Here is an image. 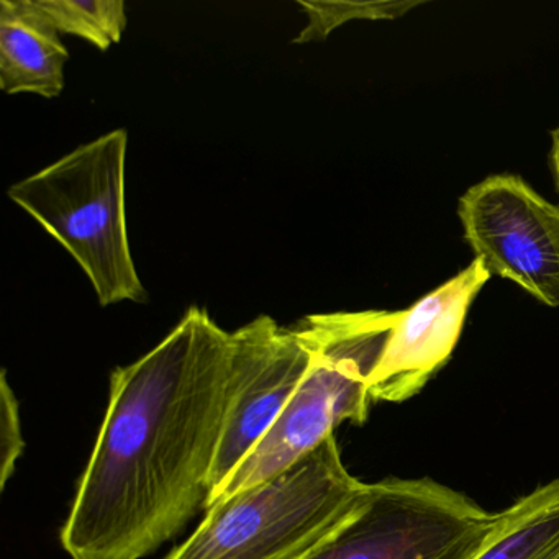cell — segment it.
Segmentation results:
<instances>
[{
    "mask_svg": "<svg viewBox=\"0 0 559 559\" xmlns=\"http://www.w3.org/2000/svg\"><path fill=\"white\" fill-rule=\"evenodd\" d=\"M230 362L231 333L192 306L152 352L112 372L109 407L61 528L71 559H143L204 509Z\"/></svg>",
    "mask_w": 559,
    "mask_h": 559,
    "instance_id": "cell-1",
    "label": "cell"
},
{
    "mask_svg": "<svg viewBox=\"0 0 559 559\" xmlns=\"http://www.w3.org/2000/svg\"><path fill=\"white\" fill-rule=\"evenodd\" d=\"M366 489L332 435L284 473L209 507L165 559H307L356 512Z\"/></svg>",
    "mask_w": 559,
    "mask_h": 559,
    "instance_id": "cell-2",
    "label": "cell"
},
{
    "mask_svg": "<svg viewBox=\"0 0 559 559\" xmlns=\"http://www.w3.org/2000/svg\"><path fill=\"white\" fill-rule=\"evenodd\" d=\"M395 320L397 312L389 310L316 313L300 320L297 326L312 352L309 371L276 424L209 507L289 469L345 421L365 425L372 405L369 376Z\"/></svg>",
    "mask_w": 559,
    "mask_h": 559,
    "instance_id": "cell-3",
    "label": "cell"
},
{
    "mask_svg": "<svg viewBox=\"0 0 559 559\" xmlns=\"http://www.w3.org/2000/svg\"><path fill=\"white\" fill-rule=\"evenodd\" d=\"M127 148L126 130H114L8 192L80 264L103 307L148 300L127 230Z\"/></svg>",
    "mask_w": 559,
    "mask_h": 559,
    "instance_id": "cell-4",
    "label": "cell"
},
{
    "mask_svg": "<svg viewBox=\"0 0 559 559\" xmlns=\"http://www.w3.org/2000/svg\"><path fill=\"white\" fill-rule=\"evenodd\" d=\"M497 512L431 477L368 483L356 512L307 559H473Z\"/></svg>",
    "mask_w": 559,
    "mask_h": 559,
    "instance_id": "cell-5",
    "label": "cell"
},
{
    "mask_svg": "<svg viewBox=\"0 0 559 559\" xmlns=\"http://www.w3.org/2000/svg\"><path fill=\"white\" fill-rule=\"evenodd\" d=\"M464 240L490 276L522 287L545 306L559 307V207L525 179L493 175L461 195Z\"/></svg>",
    "mask_w": 559,
    "mask_h": 559,
    "instance_id": "cell-6",
    "label": "cell"
},
{
    "mask_svg": "<svg viewBox=\"0 0 559 559\" xmlns=\"http://www.w3.org/2000/svg\"><path fill=\"white\" fill-rule=\"evenodd\" d=\"M312 361L299 326L260 316L231 332L230 391L204 510L276 424Z\"/></svg>",
    "mask_w": 559,
    "mask_h": 559,
    "instance_id": "cell-7",
    "label": "cell"
},
{
    "mask_svg": "<svg viewBox=\"0 0 559 559\" xmlns=\"http://www.w3.org/2000/svg\"><path fill=\"white\" fill-rule=\"evenodd\" d=\"M489 280L486 264L474 258L456 276L411 309L397 312L381 358L369 376L372 404H402L424 391L453 356L467 312Z\"/></svg>",
    "mask_w": 559,
    "mask_h": 559,
    "instance_id": "cell-8",
    "label": "cell"
},
{
    "mask_svg": "<svg viewBox=\"0 0 559 559\" xmlns=\"http://www.w3.org/2000/svg\"><path fill=\"white\" fill-rule=\"evenodd\" d=\"M70 53L34 0L0 2V90L53 99L64 90Z\"/></svg>",
    "mask_w": 559,
    "mask_h": 559,
    "instance_id": "cell-9",
    "label": "cell"
},
{
    "mask_svg": "<svg viewBox=\"0 0 559 559\" xmlns=\"http://www.w3.org/2000/svg\"><path fill=\"white\" fill-rule=\"evenodd\" d=\"M473 559H559V477L497 512L496 526Z\"/></svg>",
    "mask_w": 559,
    "mask_h": 559,
    "instance_id": "cell-10",
    "label": "cell"
},
{
    "mask_svg": "<svg viewBox=\"0 0 559 559\" xmlns=\"http://www.w3.org/2000/svg\"><path fill=\"white\" fill-rule=\"evenodd\" d=\"M60 34L76 35L99 50L122 40L127 28L123 0H34Z\"/></svg>",
    "mask_w": 559,
    "mask_h": 559,
    "instance_id": "cell-11",
    "label": "cell"
},
{
    "mask_svg": "<svg viewBox=\"0 0 559 559\" xmlns=\"http://www.w3.org/2000/svg\"><path fill=\"white\" fill-rule=\"evenodd\" d=\"M307 14V27L294 38V44L323 41L333 31L353 21H389L402 17L421 2H309L299 0Z\"/></svg>",
    "mask_w": 559,
    "mask_h": 559,
    "instance_id": "cell-12",
    "label": "cell"
},
{
    "mask_svg": "<svg viewBox=\"0 0 559 559\" xmlns=\"http://www.w3.org/2000/svg\"><path fill=\"white\" fill-rule=\"evenodd\" d=\"M24 450L21 408L4 369L0 374V489L8 486Z\"/></svg>",
    "mask_w": 559,
    "mask_h": 559,
    "instance_id": "cell-13",
    "label": "cell"
},
{
    "mask_svg": "<svg viewBox=\"0 0 559 559\" xmlns=\"http://www.w3.org/2000/svg\"><path fill=\"white\" fill-rule=\"evenodd\" d=\"M549 171L555 181L556 192L559 194V127L551 132V146L548 153Z\"/></svg>",
    "mask_w": 559,
    "mask_h": 559,
    "instance_id": "cell-14",
    "label": "cell"
}]
</instances>
